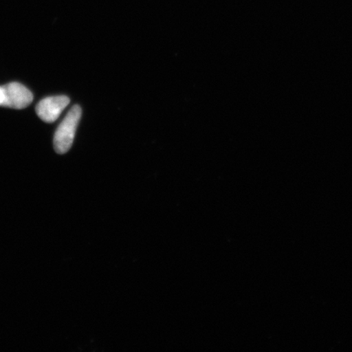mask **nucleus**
Returning a JSON list of instances; mask_svg holds the SVG:
<instances>
[{"mask_svg": "<svg viewBox=\"0 0 352 352\" xmlns=\"http://www.w3.org/2000/svg\"><path fill=\"white\" fill-rule=\"evenodd\" d=\"M32 101V91L21 83L0 86V107L22 109L28 107Z\"/></svg>", "mask_w": 352, "mask_h": 352, "instance_id": "obj_2", "label": "nucleus"}, {"mask_svg": "<svg viewBox=\"0 0 352 352\" xmlns=\"http://www.w3.org/2000/svg\"><path fill=\"white\" fill-rule=\"evenodd\" d=\"M69 98L65 96H51L39 101L36 107L38 116L43 122H54L68 107Z\"/></svg>", "mask_w": 352, "mask_h": 352, "instance_id": "obj_3", "label": "nucleus"}, {"mask_svg": "<svg viewBox=\"0 0 352 352\" xmlns=\"http://www.w3.org/2000/svg\"><path fill=\"white\" fill-rule=\"evenodd\" d=\"M81 116V107L79 105H74L61 122L56 129L54 140V148L57 153L64 154L72 148Z\"/></svg>", "mask_w": 352, "mask_h": 352, "instance_id": "obj_1", "label": "nucleus"}]
</instances>
